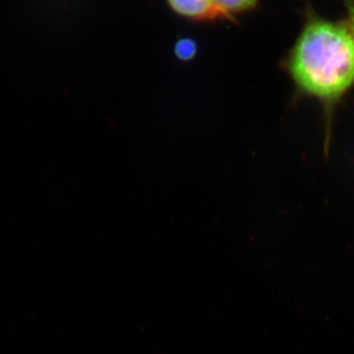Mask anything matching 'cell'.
Listing matches in <instances>:
<instances>
[{
	"label": "cell",
	"instance_id": "obj_1",
	"mask_svg": "<svg viewBox=\"0 0 354 354\" xmlns=\"http://www.w3.org/2000/svg\"><path fill=\"white\" fill-rule=\"evenodd\" d=\"M288 67L302 93L332 106L354 86V35L339 23L313 21L293 46Z\"/></svg>",
	"mask_w": 354,
	"mask_h": 354
},
{
	"label": "cell",
	"instance_id": "obj_2",
	"mask_svg": "<svg viewBox=\"0 0 354 354\" xmlns=\"http://www.w3.org/2000/svg\"><path fill=\"white\" fill-rule=\"evenodd\" d=\"M167 3L176 15L195 22L234 21L216 4V0H167Z\"/></svg>",
	"mask_w": 354,
	"mask_h": 354
},
{
	"label": "cell",
	"instance_id": "obj_3",
	"mask_svg": "<svg viewBox=\"0 0 354 354\" xmlns=\"http://www.w3.org/2000/svg\"><path fill=\"white\" fill-rule=\"evenodd\" d=\"M216 4L227 15L234 18L235 14L246 12L257 6L258 0H216Z\"/></svg>",
	"mask_w": 354,
	"mask_h": 354
},
{
	"label": "cell",
	"instance_id": "obj_4",
	"mask_svg": "<svg viewBox=\"0 0 354 354\" xmlns=\"http://www.w3.org/2000/svg\"><path fill=\"white\" fill-rule=\"evenodd\" d=\"M197 44L194 39L183 38L176 41L174 46V53L179 60L189 62L197 55Z\"/></svg>",
	"mask_w": 354,
	"mask_h": 354
},
{
	"label": "cell",
	"instance_id": "obj_5",
	"mask_svg": "<svg viewBox=\"0 0 354 354\" xmlns=\"http://www.w3.org/2000/svg\"><path fill=\"white\" fill-rule=\"evenodd\" d=\"M351 21H353V28H354V6H351Z\"/></svg>",
	"mask_w": 354,
	"mask_h": 354
}]
</instances>
